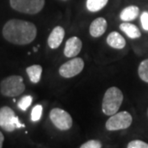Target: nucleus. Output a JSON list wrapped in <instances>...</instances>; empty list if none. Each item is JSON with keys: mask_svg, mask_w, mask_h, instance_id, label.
I'll return each mask as SVG.
<instances>
[{"mask_svg": "<svg viewBox=\"0 0 148 148\" xmlns=\"http://www.w3.org/2000/svg\"><path fill=\"white\" fill-rule=\"evenodd\" d=\"M27 73L30 78V81L32 83H38L40 78H41V74H42L43 69L40 65L38 64H35V65H32L30 67L27 68Z\"/></svg>", "mask_w": 148, "mask_h": 148, "instance_id": "obj_15", "label": "nucleus"}, {"mask_svg": "<svg viewBox=\"0 0 148 148\" xmlns=\"http://www.w3.org/2000/svg\"><path fill=\"white\" fill-rule=\"evenodd\" d=\"M63 1H66V0H63Z\"/></svg>", "mask_w": 148, "mask_h": 148, "instance_id": "obj_24", "label": "nucleus"}, {"mask_svg": "<svg viewBox=\"0 0 148 148\" xmlns=\"http://www.w3.org/2000/svg\"><path fill=\"white\" fill-rule=\"evenodd\" d=\"M84 69V61L81 58H72L62 64L58 69V73L64 78H71L82 73Z\"/></svg>", "mask_w": 148, "mask_h": 148, "instance_id": "obj_8", "label": "nucleus"}, {"mask_svg": "<svg viewBox=\"0 0 148 148\" xmlns=\"http://www.w3.org/2000/svg\"><path fill=\"white\" fill-rule=\"evenodd\" d=\"M36 35L37 28L34 23L20 19L9 20L3 28V36L6 40L17 45L32 43Z\"/></svg>", "mask_w": 148, "mask_h": 148, "instance_id": "obj_1", "label": "nucleus"}, {"mask_svg": "<svg viewBox=\"0 0 148 148\" xmlns=\"http://www.w3.org/2000/svg\"><path fill=\"white\" fill-rule=\"evenodd\" d=\"M4 142V136L2 132H0V148L3 147V144Z\"/></svg>", "mask_w": 148, "mask_h": 148, "instance_id": "obj_23", "label": "nucleus"}, {"mask_svg": "<svg viewBox=\"0 0 148 148\" xmlns=\"http://www.w3.org/2000/svg\"><path fill=\"white\" fill-rule=\"evenodd\" d=\"M0 127L7 132H13L16 128L24 127L19 118L16 116L15 112L8 106L0 108Z\"/></svg>", "mask_w": 148, "mask_h": 148, "instance_id": "obj_4", "label": "nucleus"}, {"mask_svg": "<svg viewBox=\"0 0 148 148\" xmlns=\"http://www.w3.org/2000/svg\"><path fill=\"white\" fill-rule=\"evenodd\" d=\"M132 123V117L131 114L127 111H121L111 115L106 121V127L109 131H118L129 127Z\"/></svg>", "mask_w": 148, "mask_h": 148, "instance_id": "obj_6", "label": "nucleus"}, {"mask_svg": "<svg viewBox=\"0 0 148 148\" xmlns=\"http://www.w3.org/2000/svg\"><path fill=\"white\" fill-rule=\"evenodd\" d=\"M138 76L143 82L148 83V58L141 62L138 67Z\"/></svg>", "mask_w": 148, "mask_h": 148, "instance_id": "obj_17", "label": "nucleus"}, {"mask_svg": "<svg viewBox=\"0 0 148 148\" xmlns=\"http://www.w3.org/2000/svg\"><path fill=\"white\" fill-rule=\"evenodd\" d=\"M123 101V94L120 89L116 86L110 87L106 90L102 101L103 113L111 116L119 111Z\"/></svg>", "mask_w": 148, "mask_h": 148, "instance_id": "obj_2", "label": "nucleus"}, {"mask_svg": "<svg viewBox=\"0 0 148 148\" xmlns=\"http://www.w3.org/2000/svg\"><path fill=\"white\" fill-rule=\"evenodd\" d=\"M49 119L53 124L61 131L69 130L73 126V119L67 111L54 108L49 113Z\"/></svg>", "mask_w": 148, "mask_h": 148, "instance_id": "obj_7", "label": "nucleus"}, {"mask_svg": "<svg viewBox=\"0 0 148 148\" xmlns=\"http://www.w3.org/2000/svg\"><path fill=\"white\" fill-rule=\"evenodd\" d=\"M106 42L111 48L116 49H122L126 46V40L119 32H113L109 34Z\"/></svg>", "mask_w": 148, "mask_h": 148, "instance_id": "obj_12", "label": "nucleus"}, {"mask_svg": "<svg viewBox=\"0 0 148 148\" xmlns=\"http://www.w3.org/2000/svg\"><path fill=\"white\" fill-rule=\"evenodd\" d=\"M64 36H65V31L63 27L59 26L54 27L48 38L49 47L52 49H55L59 47L64 40Z\"/></svg>", "mask_w": 148, "mask_h": 148, "instance_id": "obj_10", "label": "nucleus"}, {"mask_svg": "<svg viewBox=\"0 0 148 148\" xmlns=\"http://www.w3.org/2000/svg\"><path fill=\"white\" fill-rule=\"evenodd\" d=\"M32 100H33V98H32V95H25L19 101L17 106L19 107V109H21V110L26 111L32 105Z\"/></svg>", "mask_w": 148, "mask_h": 148, "instance_id": "obj_18", "label": "nucleus"}, {"mask_svg": "<svg viewBox=\"0 0 148 148\" xmlns=\"http://www.w3.org/2000/svg\"><path fill=\"white\" fill-rule=\"evenodd\" d=\"M102 144L98 140H90L86 143H83L80 148H101Z\"/></svg>", "mask_w": 148, "mask_h": 148, "instance_id": "obj_21", "label": "nucleus"}, {"mask_svg": "<svg viewBox=\"0 0 148 148\" xmlns=\"http://www.w3.org/2000/svg\"><path fill=\"white\" fill-rule=\"evenodd\" d=\"M109 0H86V8L91 12H96L104 8Z\"/></svg>", "mask_w": 148, "mask_h": 148, "instance_id": "obj_16", "label": "nucleus"}, {"mask_svg": "<svg viewBox=\"0 0 148 148\" xmlns=\"http://www.w3.org/2000/svg\"><path fill=\"white\" fill-rule=\"evenodd\" d=\"M43 107L40 105H36L33 107L32 110V120L33 122H37L40 119V118L42 116Z\"/></svg>", "mask_w": 148, "mask_h": 148, "instance_id": "obj_19", "label": "nucleus"}, {"mask_svg": "<svg viewBox=\"0 0 148 148\" xmlns=\"http://www.w3.org/2000/svg\"><path fill=\"white\" fill-rule=\"evenodd\" d=\"M119 29L123 33H125L127 35V36L129 37L130 39H138L142 36L141 32L138 28V27L135 26L134 24L129 23V22L121 23L119 26Z\"/></svg>", "mask_w": 148, "mask_h": 148, "instance_id": "obj_14", "label": "nucleus"}, {"mask_svg": "<svg viewBox=\"0 0 148 148\" xmlns=\"http://www.w3.org/2000/svg\"><path fill=\"white\" fill-rule=\"evenodd\" d=\"M45 0H10L12 8L26 14H36L42 10Z\"/></svg>", "mask_w": 148, "mask_h": 148, "instance_id": "obj_5", "label": "nucleus"}, {"mask_svg": "<svg viewBox=\"0 0 148 148\" xmlns=\"http://www.w3.org/2000/svg\"><path fill=\"white\" fill-rule=\"evenodd\" d=\"M139 15V8L138 6L131 5L123 8L120 12L119 17L122 21H131L135 20Z\"/></svg>", "mask_w": 148, "mask_h": 148, "instance_id": "obj_13", "label": "nucleus"}, {"mask_svg": "<svg viewBox=\"0 0 148 148\" xmlns=\"http://www.w3.org/2000/svg\"><path fill=\"white\" fill-rule=\"evenodd\" d=\"M107 29V21L104 17H98L91 22L89 28L90 36L95 38L101 37Z\"/></svg>", "mask_w": 148, "mask_h": 148, "instance_id": "obj_11", "label": "nucleus"}, {"mask_svg": "<svg viewBox=\"0 0 148 148\" xmlns=\"http://www.w3.org/2000/svg\"><path fill=\"white\" fill-rule=\"evenodd\" d=\"M26 86L23 78L18 75H12L6 77L0 83V92L4 96L16 97L24 92Z\"/></svg>", "mask_w": 148, "mask_h": 148, "instance_id": "obj_3", "label": "nucleus"}, {"mask_svg": "<svg viewBox=\"0 0 148 148\" xmlns=\"http://www.w3.org/2000/svg\"><path fill=\"white\" fill-rule=\"evenodd\" d=\"M82 42L78 37L73 36L66 41L64 53L67 58H75L82 50Z\"/></svg>", "mask_w": 148, "mask_h": 148, "instance_id": "obj_9", "label": "nucleus"}, {"mask_svg": "<svg viewBox=\"0 0 148 148\" xmlns=\"http://www.w3.org/2000/svg\"><path fill=\"white\" fill-rule=\"evenodd\" d=\"M127 148H148V143L141 140H133L127 144Z\"/></svg>", "mask_w": 148, "mask_h": 148, "instance_id": "obj_20", "label": "nucleus"}, {"mask_svg": "<svg viewBox=\"0 0 148 148\" xmlns=\"http://www.w3.org/2000/svg\"><path fill=\"white\" fill-rule=\"evenodd\" d=\"M141 24H142V27L143 28L148 32V12H143L141 15Z\"/></svg>", "mask_w": 148, "mask_h": 148, "instance_id": "obj_22", "label": "nucleus"}]
</instances>
